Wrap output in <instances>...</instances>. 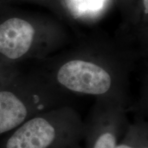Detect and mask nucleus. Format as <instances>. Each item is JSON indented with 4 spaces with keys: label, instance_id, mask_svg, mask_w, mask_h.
Here are the masks:
<instances>
[{
    "label": "nucleus",
    "instance_id": "nucleus-1",
    "mask_svg": "<svg viewBox=\"0 0 148 148\" xmlns=\"http://www.w3.org/2000/svg\"><path fill=\"white\" fill-rule=\"evenodd\" d=\"M57 79L66 88L90 95H101L110 89V75L97 64L82 60H73L59 69Z\"/></svg>",
    "mask_w": 148,
    "mask_h": 148
},
{
    "label": "nucleus",
    "instance_id": "nucleus-2",
    "mask_svg": "<svg viewBox=\"0 0 148 148\" xmlns=\"http://www.w3.org/2000/svg\"><path fill=\"white\" fill-rule=\"evenodd\" d=\"M35 35L34 27L20 18H10L0 24V53L16 60L29 50Z\"/></svg>",
    "mask_w": 148,
    "mask_h": 148
},
{
    "label": "nucleus",
    "instance_id": "nucleus-3",
    "mask_svg": "<svg viewBox=\"0 0 148 148\" xmlns=\"http://www.w3.org/2000/svg\"><path fill=\"white\" fill-rule=\"evenodd\" d=\"M55 136L54 127L47 120L35 117L16 127L7 140L5 148H47Z\"/></svg>",
    "mask_w": 148,
    "mask_h": 148
},
{
    "label": "nucleus",
    "instance_id": "nucleus-4",
    "mask_svg": "<svg viewBox=\"0 0 148 148\" xmlns=\"http://www.w3.org/2000/svg\"><path fill=\"white\" fill-rule=\"evenodd\" d=\"M116 141L114 136L110 133H104L99 136L94 148H114Z\"/></svg>",
    "mask_w": 148,
    "mask_h": 148
},
{
    "label": "nucleus",
    "instance_id": "nucleus-5",
    "mask_svg": "<svg viewBox=\"0 0 148 148\" xmlns=\"http://www.w3.org/2000/svg\"><path fill=\"white\" fill-rule=\"evenodd\" d=\"M143 8H144V12L145 14L148 13V0H143Z\"/></svg>",
    "mask_w": 148,
    "mask_h": 148
},
{
    "label": "nucleus",
    "instance_id": "nucleus-6",
    "mask_svg": "<svg viewBox=\"0 0 148 148\" xmlns=\"http://www.w3.org/2000/svg\"><path fill=\"white\" fill-rule=\"evenodd\" d=\"M114 148H133L132 147H130L128 145H120L118 146H115Z\"/></svg>",
    "mask_w": 148,
    "mask_h": 148
}]
</instances>
